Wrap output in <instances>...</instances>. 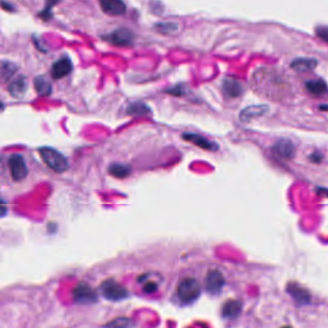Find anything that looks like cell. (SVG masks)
Segmentation results:
<instances>
[{"label": "cell", "instance_id": "1", "mask_svg": "<svg viewBox=\"0 0 328 328\" xmlns=\"http://www.w3.org/2000/svg\"><path fill=\"white\" fill-rule=\"evenodd\" d=\"M39 153L43 161L57 173H62L70 168V164L67 158L61 152L49 146H43L39 148Z\"/></svg>", "mask_w": 328, "mask_h": 328}, {"label": "cell", "instance_id": "2", "mask_svg": "<svg viewBox=\"0 0 328 328\" xmlns=\"http://www.w3.org/2000/svg\"><path fill=\"white\" fill-rule=\"evenodd\" d=\"M201 293V286L194 277L182 279L177 286V295L183 303H192L196 301Z\"/></svg>", "mask_w": 328, "mask_h": 328}, {"label": "cell", "instance_id": "3", "mask_svg": "<svg viewBox=\"0 0 328 328\" xmlns=\"http://www.w3.org/2000/svg\"><path fill=\"white\" fill-rule=\"evenodd\" d=\"M99 290L101 294L111 302H118L125 300L129 295L126 288L114 279H108L103 281L99 286Z\"/></svg>", "mask_w": 328, "mask_h": 328}, {"label": "cell", "instance_id": "4", "mask_svg": "<svg viewBox=\"0 0 328 328\" xmlns=\"http://www.w3.org/2000/svg\"><path fill=\"white\" fill-rule=\"evenodd\" d=\"M10 173L14 181L18 182L26 177L28 174V168L26 162L22 155L15 153L12 154L8 158Z\"/></svg>", "mask_w": 328, "mask_h": 328}, {"label": "cell", "instance_id": "5", "mask_svg": "<svg viewBox=\"0 0 328 328\" xmlns=\"http://www.w3.org/2000/svg\"><path fill=\"white\" fill-rule=\"evenodd\" d=\"M72 297L74 302L80 304H90L95 303L98 301V293L89 284L80 282L72 290Z\"/></svg>", "mask_w": 328, "mask_h": 328}, {"label": "cell", "instance_id": "6", "mask_svg": "<svg viewBox=\"0 0 328 328\" xmlns=\"http://www.w3.org/2000/svg\"><path fill=\"white\" fill-rule=\"evenodd\" d=\"M225 285V278L222 273L218 270H211L205 277V288L208 293L218 294L221 293L223 286Z\"/></svg>", "mask_w": 328, "mask_h": 328}, {"label": "cell", "instance_id": "7", "mask_svg": "<svg viewBox=\"0 0 328 328\" xmlns=\"http://www.w3.org/2000/svg\"><path fill=\"white\" fill-rule=\"evenodd\" d=\"M105 39L109 43L116 46H130L133 43L134 36L130 30L121 28L107 35Z\"/></svg>", "mask_w": 328, "mask_h": 328}, {"label": "cell", "instance_id": "8", "mask_svg": "<svg viewBox=\"0 0 328 328\" xmlns=\"http://www.w3.org/2000/svg\"><path fill=\"white\" fill-rule=\"evenodd\" d=\"M102 11L111 17L124 16L126 12V5L124 0H99Z\"/></svg>", "mask_w": 328, "mask_h": 328}, {"label": "cell", "instance_id": "9", "mask_svg": "<svg viewBox=\"0 0 328 328\" xmlns=\"http://www.w3.org/2000/svg\"><path fill=\"white\" fill-rule=\"evenodd\" d=\"M273 152L281 159L290 160L294 156L295 147H294L293 142H291L290 140L281 139L274 144Z\"/></svg>", "mask_w": 328, "mask_h": 328}, {"label": "cell", "instance_id": "10", "mask_svg": "<svg viewBox=\"0 0 328 328\" xmlns=\"http://www.w3.org/2000/svg\"><path fill=\"white\" fill-rule=\"evenodd\" d=\"M73 65L69 57H62L54 63L51 68V75L54 79H61L72 71Z\"/></svg>", "mask_w": 328, "mask_h": 328}, {"label": "cell", "instance_id": "11", "mask_svg": "<svg viewBox=\"0 0 328 328\" xmlns=\"http://www.w3.org/2000/svg\"><path fill=\"white\" fill-rule=\"evenodd\" d=\"M267 111H269V106L265 104L246 107L240 113V121L242 123H249L254 118L266 115Z\"/></svg>", "mask_w": 328, "mask_h": 328}, {"label": "cell", "instance_id": "12", "mask_svg": "<svg viewBox=\"0 0 328 328\" xmlns=\"http://www.w3.org/2000/svg\"><path fill=\"white\" fill-rule=\"evenodd\" d=\"M182 138L187 142H193L196 146L205 151H215L219 150V145L216 142H211L203 136L195 133H184Z\"/></svg>", "mask_w": 328, "mask_h": 328}, {"label": "cell", "instance_id": "13", "mask_svg": "<svg viewBox=\"0 0 328 328\" xmlns=\"http://www.w3.org/2000/svg\"><path fill=\"white\" fill-rule=\"evenodd\" d=\"M222 91L227 98H239L244 93V86L235 78H225L222 82Z\"/></svg>", "mask_w": 328, "mask_h": 328}, {"label": "cell", "instance_id": "14", "mask_svg": "<svg viewBox=\"0 0 328 328\" xmlns=\"http://www.w3.org/2000/svg\"><path fill=\"white\" fill-rule=\"evenodd\" d=\"M288 293L293 296V300L299 304H307L311 301V295L309 292L304 289L299 284L290 283L288 285Z\"/></svg>", "mask_w": 328, "mask_h": 328}, {"label": "cell", "instance_id": "15", "mask_svg": "<svg viewBox=\"0 0 328 328\" xmlns=\"http://www.w3.org/2000/svg\"><path fill=\"white\" fill-rule=\"evenodd\" d=\"M27 88H28V82H27L26 77L18 76L10 83L8 90L12 97L18 98H22L25 95Z\"/></svg>", "mask_w": 328, "mask_h": 328}, {"label": "cell", "instance_id": "16", "mask_svg": "<svg viewBox=\"0 0 328 328\" xmlns=\"http://www.w3.org/2000/svg\"><path fill=\"white\" fill-rule=\"evenodd\" d=\"M306 89L312 96L321 98L326 96L328 93L327 84L322 79L310 80L306 83Z\"/></svg>", "mask_w": 328, "mask_h": 328}, {"label": "cell", "instance_id": "17", "mask_svg": "<svg viewBox=\"0 0 328 328\" xmlns=\"http://www.w3.org/2000/svg\"><path fill=\"white\" fill-rule=\"evenodd\" d=\"M242 308H243V305L239 301H236V300L227 301L222 306V317L227 319H234L241 314Z\"/></svg>", "mask_w": 328, "mask_h": 328}, {"label": "cell", "instance_id": "18", "mask_svg": "<svg viewBox=\"0 0 328 328\" xmlns=\"http://www.w3.org/2000/svg\"><path fill=\"white\" fill-rule=\"evenodd\" d=\"M318 60L314 58H297L291 64V68L295 71H313L318 66Z\"/></svg>", "mask_w": 328, "mask_h": 328}, {"label": "cell", "instance_id": "19", "mask_svg": "<svg viewBox=\"0 0 328 328\" xmlns=\"http://www.w3.org/2000/svg\"><path fill=\"white\" fill-rule=\"evenodd\" d=\"M36 92L42 97L49 96L52 93V87L49 80L45 76H38L34 82Z\"/></svg>", "mask_w": 328, "mask_h": 328}, {"label": "cell", "instance_id": "20", "mask_svg": "<svg viewBox=\"0 0 328 328\" xmlns=\"http://www.w3.org/2000/svg\"><path fill=\"white\" fill-rule=\"evenodd\" d=\"M131 172V168L124 164H113L109 168V173L116 178L127 177Z\"/></svg>", "mask_w": 328, "mask_h": 328}, {"label": "cell", "instance_id": "21", "mask_svg": "<svg viewBox=\"0 0 328 328\" xmlns=\"http://www.w3.org/2000/svg\"><path fill=\"white\" fill-rule=\"evenodd\" d=\"M151 113V109L142 102H133L127 108V114L130 115H145Z\"/></svg>", "mask_w": 328, "mask_h": 328}, {"label": "cell", "instance_id": "22", "mask_svg": "<svg viewBox=\"0 0 328 328\" xmlns=\"http://www.w3.org/2000/svg\"><path fill=\"white\" fill-rule=\"evenodd\" d=\"M16 70H17L16 65H14L13 63L3 61L1 63V77H2V79H10V77L13 76L15 74V72L17 71Z\"/></svg>", "mask_w": 328, "mask_h": 328}, {"label": "cell", "instance_id": "23", "mask_svg": "<svg viewBox=\"0 0 328 328\" xmlns=\"http://www.w3.org/2000/svg\"><path fill=\"white\" fill-rule=\"evenodd\" d=\"M138 281L141 282V283H143V291L145 293H152L158 290V284L156 283V282H153V281H148L147 280V275H141L138 278Z\"/></svg>", "mask_w": 328, "mask_h": 328}, {"label": "cell", "instance_id": "24", "mask_svg": "<svg viewBox=\"0 0 328 328\" xmlns=\"http://www.w3.org/2000/svg\"><path fill=\"white\" fill-rule=\"evenodd\" d=\"M59 0H47V6L45 7L43 13H41V18L47 20L51 16V8L58 2Z\"/></svg>", "mask_w": 328, "mask_h": 328}, {"label": "cell", "instance_id": "25", "mask_svg": "<svg viewBox=\"0 0 328 328\" xmlns=\"http://www.w3.org/2000/svg\"><path fill=\"white\" fill-rule=\"evenodd\" d=\"M157 28L163 33H170L176 31L177 25L175 23H158Z\"/></svg>", "mask_w": 328, "mask_h": 328}, {"label": "cell", "instance_id": "26", "mask_svg": "<svg viewBox=\"0 0 328 328\" xmlns=\"http://www.w3.org/2000/svg\"><path fill=\"white\" fill-rule=\"evenodd\" d=\"M132 323V319L122 318V319H115L112 322L108 323L109 326H130Z\"/></svg>", "mask_w": 328, "mask_h": 328}, {"label": "cell", "instance_id": "27", "mask_svg": "<svg viewBox=\"0 0 328 328\" xmlns=\"http://www.w3.org/2000/svg\"><path fill=\"white\" fill-rule=\"evenodd\" d=\"M316 33L323 42L328 44V26H319L316 29Z\"/></svg>", "mask_w": 328, "mask_h": 328}, {"label": "cell", "instance_id": "28", "mask_svg": "<svg viewBox=\"0 0 328 328\" xmlns=\"http://www.w3.org/2000/svg\"><path fill=\"white\" fill-rule=\"evenodd\" d=\"M2 8L6 11H12L13 10V7L10 5L9 3L6 5V2L3 0L2 1Z\"/></svg>", "mask_w": 328, "mask_h": 328}, {"label": "cell", "instance_id": "29", "mask_svg": "<svg viewBox=\"0 0 328 328\" xmlns=\"http://www.w3.org/2000/svg\"><path fill=\"white\" fill-rule=\"evenodd\" d=\"M321 110H328V106H320Z\"/></svg>", "mask_w": 328, "mask_h": 328}]
</instances>
